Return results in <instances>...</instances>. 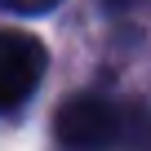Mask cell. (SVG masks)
<instances>
[{"label": "cell", "instance_id": "cell-1", "mask_svg": "<svg viewBox=\"0 0 151 151\" xmlns=\"http://www.w3.org/2000/svg\"><path fill=\"white\" fill-rule=\"evenodd\" d=\"M129 124L133 111L98 93H76L53 111V138L62 151H116L124 147Z\"/></svg>", "mask_w": 151, "mask_h": 151}, {"label": "cell", "instance_id": "cell-2", "mask_svg": "<svg viewBox=\"0 0 151 151\" xmlns=\"http://www.w3.org/2000/svg\"><path fill=\"white\" fill-rule=\"evenodd\" d=\"M49 49L31 31H0V111H18L45 80Z\"/></svg>", "mask_w": 151, "mask_h": 151}, {"label": "cell", "instance_id": "cell-3", "mask_svg": "<svg viewBox=\"0 0 151 151\" xmlns=\"http://www.w3.org/2000/svg\"><path fill=\"white\" fill-rule=\"evenodd\" d=\"M62 0H0V9L5 14H22V18H36V14H49L58 9Z\"/></svg>", "mask_w": 151, "mask_h": 151}]
</instances>
